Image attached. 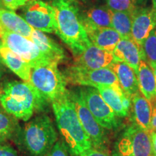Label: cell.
Wrapping results in <instances>:
<instances>
[{"instance_id": "cell-35", "label": "cell", "mask_w": 156, "mask_h": 156, "mask_svg": "<svg viewBox=\"0 0 156 156\" xmlns=\"http://www.w3.org/2000/svg\"><path fill=\"white\" fill-rule=\"evenodd\" d=\"M152 4H153L152 9H153V10L155 12V13L156 14V0H152Z\"/></svg>"}, {"instance_id": "cell-20", "label": "cell", "mask_w": 156, "mask_h": 156, "mask_svg": "<svg viewBox=\"0 0 156 156\" xmlns=\"http://www.w3.org/2000/svg\"><path fill=\"white\" fill-rule=\"evenodd\" d=\"M80 15L85 30L92 28H112V11L107 6L91 7Z\"/></svg>"}, {"instance_id": "cell-14", "label": "cell", "mask_w": 156, "mask_h": 156, "mask_svg": "<svg viewBox=\"0 0 156 156\" xmlns=\"http://www.w3.org/2000/svg\"><path fill=\"white\" fill-rule=\"evenodd\" d=\"M114 62L113 53L91 44L79 55L75 56L74 65L87 69L108 67Z\"/></svg>"}, {"instance_id": "cell-9", "label": "cell", "mask_w": 156, "mask_h": 156, "mask_svg": "<svg viewBox=\"0 0 156 156\" xmlns=\"http://www.w3.org/2000/svg\"><path fill=\"white\" fill-rule=\"evenodd\" d=\"M22 17L33 28L56 34L55 11L48 3L41 0H30L23 7Z\"/></svg>"}, {"instance_id": "cell-12", "label": "cell", "mask_w": 156, "mask_h": 156, "mask_svg": "<svg viewBox=\"0 0 156 156\" xmlns=\"http://www.w3.org/2000/svg\"><path fill=\"white\" fill-rule=\"evenodd\" d=\"M156 27V14L152 7H138L132 13V38L142 46L148 35Z\"/></svg>"}, {"instance_id": "cell-36", "label": "cell", "mask_w": 156, "mask_h": 156, "mask_svg": "<svg viewBox=\"0 0 156 156\" xmlns=\"http://www.w3.org/2000/svg\"><path fill=\"white\" fill-rule=\"evenodd\" d=\"M68 1L76 4V3H79V2H85L87 0H68Z\"/></svg>"}, {"instance_id": "cell-33", "label": "cell", "mask_w": 156, "mask_h": 156, "mask_svg": "<svg viewBox=\"0 0 156 156\" xmlns=\"http://www.w3.org/2000/svg\"><path fill=\"white\" fill-rule=\"evenodd\" d=\"M150 136L151 140L152 156H156V130L152 129L150 132Z\"/></svg>"}, {"instance_id": "cell-40", "label": "cell", "mask_w": 156, "mask_h": 156, "mask_svg": "<svg viewBox=\"0 0 156 156\" xmlns=\"http://www.w3.org/2000/svg\"><path fill=\"white\" fill-rule=\"evenodd\" d=\"M2 77V72L1 69H0V81H1Z\"/></svg>"}, {"instance_id": "cell-39", "label": "cell", "mask_w": 156, "mask_h": 156, "mask_svg": "<svg viewBox=\"0 0 156 156\" xmlns=\"http://www.w3.org/2000/svg\"><path fill=\"white\" fill-rule=\"evenodd\" d=\"M152 69H153V73H154V75H155V80H156V66L155 67H153V68H152Z\"/></svg>"}, {"instance_id": "cell-1", "label": "cell", "mask_w": 156, "mask_h": 156, "mask_svg": "<svg viewBox=\"0 0 156 156\" xmlns=\"http://www.w3.org/2000/svg\"><path fill=\"white\" fill-rule=\"evenodd\" d=\"M0 104L7 114L27 122L35 112H44L48 103L29 82L9 81L0 86Z\"/></svg>"}, {"instance_id": "cell-5", "label": "cell", "mask_w": 156, "mask_h": 156, "mask_svg": "<svg viewBox=\"0 0 156 156\" xmlns=\"http://www.w3.org/2000/svg\"><path fill=\"white\" fill-rule=\"evenodd\" d=\"M58 64L50 62L31 68L29 83L48 103L58 101L68 91L67 83Z\"/></svg>"}, {"instance_id": "cell-8", "label": "cell", "mask_w": 156, "mask_h": 156, "mask_svg": "<svg viewBox=\"0 0 156 156\" xmlns=\"http://www.w3.org/2000/svg\"><path fill=\"white\" fill-rule=\"evenodd\" d=\"M69 93L70 99L73 101L80 122L92 142L93 147L107 150V138L104 129L97 122L87 108L82 95L80 88L75 90H69Z\"/></svg>"}, {"instance_id": "cell-30", "label": "cell", "mask_w": 156, "mask_h": 156, "mask_svg": "<svg viewBox=\"0 0 156 156\" xmlns=\"http://www.w3.org/2000/svg\"><path fill=\"white\" fill-rule=\"evenodd\" d=\"M78 156H112L107 150H101L92 147L83 152Z\"/></svg>"}, {"instance_id": "cell-28", "label": "cell", "mask_w": 156, "mask_h": 156, "mask_svg": "<svg viewBox=\"0 0 156 156\" xmlns=\"http://www.w3.org/2000/svg\"><path fill=\"white\" fill-rule=\"evenodd\" d=\"M67 151V147L65 143L63 141L58 140L54 144L47 156H69Z\"/></svg>"}, {"instance_id": "cell-13", "label": "cell", "mask_w": 156, "mask_h": 156, "mask_svg": "<svg viewBox=\"0 0 156 156\" xmlns=\"http://www.w3.org/2000/svg\"><path fill=\"white\" fill-rule=\"evenodd\" d=\"M114 61L124 62L132 67L136 75L141 61H145L142 46L132 38H122L113 51Z\"/></svg>"}, {"instance_id": "cell-11", "label": "cell", "mask_w": 156, "mask_h": 156, "mask_svg": "<svg viewBox=\"0 0 156 156\" xmlns=\"http://www.w3.org/2000/svg\"><path fill=\"white\" fill-rule=\"evenodd\" d=\"M2 35L4 46L9 48L23 58L30 64L31 68L51 62L30 39L5 29Z\"/></svg>"}, {"instance_id": "cell-10", "label": "cell", "mask_w": 156, "mask_h": 156, "mask_svg": "<svg viewBox=\"0 0 156 156\" xmlns=\"http://www.w3.org/2000/svg\"><path fill=\"white\" fill-rule=\"evenodd\" d=\"M80 90L87 108L97 122L103 129H116L119 126L116 115L105 102L98 90L94 87L83 86Z\"/></svg>"}, {"instance_id": "cell-23", "label": "cell", "mask_w": 156, "mask_h": 156, "mask_svg": "<svg viewBox=\"0 0 156 156\" xmlns=\"http://www.w3.org/2000/svg\"><path fill=\"white\" fill-rule=\"evenodd\" d=\"M140 93L150 102L156 97V80L153 70L145 61H141L136 74Z\"/></svg>"}, {"instance_id": "cell-32", "label": "cell", "mask_w": 156, "mask_h": 156, "mask_svg": "<svg viewBox=\"0 0 156 156\" xmlns=\"http://www.w3.org/2000/svg\"><path fill=\"white\" fill-rule=\"evenodd\" d=\"M151 128L152 129L156 130V97L152 100L151 102Z\"/></svg>"}, {"instance_id": "cell-34", "label": "cell", "mask_w": 156, "mask_h": 156, "mask_svg": "<svg viewBox=\"0 0 156 156\" xmlns=\"http://www.w3.org/2000/svg\"><path fill=\"white\" fill-rule=\"evenodd\" d=\"M3 28H0V48H2L4 46V40H3Z\"/></svg>"}, {"instance_id": "cell-18", "label": "cell", "mask_w": 156, "mask_h": 156, "mask_svg": "<svg viewBox=\"0 0 156 156\" xmlns=\"http://www.w3.org/2000/svg\"><path fill=\"white\" fill-rule=\"evenodd\" d=\"M134 123L150 133L151 128V104L139 90L131 98Z\"/></svg>"}, {"instance_id": "cell-17", "label": "cell", "mask_w": 156, "mask_h": 156, "mask_svg": "<svg viewBox=\"0 0 156 156\" xmlns=\"http://www.w3.org/2000/svg\"><path fill=\"white\" fill-rule=\"evenodd\" d=\"M108 67L114 72L123 91L130 98L140 90L136 74L128 64L114 61Z\"/></svg>"}, {"instance_id": "cell-26", "label": "cell", "mask_w": 156, "mask_h": 156, "mask_svg": "<svg viewBox=\"0 0 156 156\" xmlns=\"http://www.w3.org/2000/svg\"><path fill=\"white\" fill-rule=\"evenodd\" d=\"M145 62L151 68L156 66V27L154 28L142 44Z\"/></svg>"}, {"instance_id": "cell-22", "label": "cell", "mask_w": 156, "mask_h": 156, "mask_svg": "<svg viewBox=\"0 0 156 156\" xmlns=\"http://www.w3.org/2000/svg\"><path fill=\"white\" fill-rule=\"evenodd\" d=\"M0 55L4 64L12 72L25 82L30 81L31 67L28 62L6 46L0 48Z\"/></svg>"}, {"instance_id": "cell-29", "label": "cell", "mask_w": 156, "mask_h": 156, "mask_svg": "<svg viewBox=\"0 0 156 156\" xmlns=\"http://www.w3.org/2000/svg\"><path fill=\"white\" fill-rule=\"evenodd\" d=\"M30 0H2L5 7L10 10H15L26 5Z\"/></svg>"}, {"instance_id": "cell-6", "label": "cell", "mask_w": 156, "mask_h": 156, "mask_svg": "<svg viewBox=\"0 0 156 156\" xmlns=\"http://www.w3.org/2000/svg\"><path fill=\"white\" fill-rule=\"evenodd\" d=\"M63 75L67 83L79 86H120L116 75L110 68L87 69L69 66L64 70Z\"/></svg>"}, {"instance_id": "cell-38", "label": "cell", "mask_w": 156, "mask_h": 156, "mask_svg": "<svg viewBox=\"0 0 156 156\" xmlns=\"http://www.w3.org/2000/svg\"><path fill=\"white\" fill-rule=\"evenodd\" d=\"M3 62H2V56H1V55H0V69H1V67H2V66L3 65Z\"/></svg>"}, {"instance_id": "cell-21", "label": "cell", "mask_w": 156, "mask_h": 156, "mask_svg": "<svg viewBox=\"0 0 156 156\" xmlns=\"http://www.w3.org/2000/svg\"><path fill=\"white\" fill-rule=\"evenodd\" d=\"M0 23L5 30L20 34L30 39L33 28L14 11L0 9Z\"/></svg>"}, {"instance_id": "cell-3", "label": "cell", "mask_w": 156, "mask_h": 156, "mask_svg": "<svg viewBox=\"0 0 156 156\" xmlns=\"http://www.w3.org/2000/svg\"><path fill=\"white\" fill-rule=\"evenodd\" d=\"M51 5L55 11L56 34L69 46L74 56L79 55L91 42L77 6L68 0H53Z\"/></svg>"}, {"instance_id": "cell-41", "label": "cell", "mask_w": 156, "mask_h": 156, "mask_svg": "<svg viewBox=\"0 0 156 156\" xmlns=\"http://www.w3.org/2000/svg\"><path fill=\"white\" fill-rule=\"evenodd\" d=\"M0 28H2V25L1 23H0Z\"/></svg>"}, {"instance_id": "cell-42", "label": "cell", "mask_w": 156, "mask_h": 156, "mask_svg": "<svg viewBox=\"0 0 156 156\" xmlns=\"http://www.w3.org/2000/svg\"><path fill=\"white\" fill-rule=\"evenodd\" d=\"M139 1H140V2H141V1H142V0H139Z\"/></svg>"}, {"instance_id": "cell-24", "label": "cell", "mask_w": 156, "mask_h": 156, "mask_svg": "<svg viewBox=\"0 0 156 156\" xmlns=\"http://www.w3.org/2000/svg\"><path fill=\"white\" fill-rule=\"evenodd\" d=\"M132 14L123 12H113L112 28L120 35L122 38H132Z\"/></svg>"}, {"instance_id": "cell-27", "label": "cell", "mask_w": 156, "mask_h": 156, "mask_svg": "<svg viewBox=\"0 0 156 156\" xmlns=\"http://www.w3.org/2000/svg\"><path fill=\"white\" fill-rule=\"evenodd\" d=\"M139 0H106L107 7L113 12L132 13L138 7Z\"/></svg>"}, {"instance_id": "cell-2", "label": "cell", "mask_w": 156, "mask_h": 156, "mask_svg": "<svg viewBox=\"0 0 156 156\" xmlns=\"http://www.w3.org/2000/svg\"><path fill=\"white\" fill-rule=\"evenodd\" d=\"M51 104L58 129L71 155L78 156L92 148V142L84 130L70 99L69 90L63 97Z\"/></svg>"}, {"instance_id": "cell-16", "label": "cell", "mask_w": 156, "mask_h": 156, "mask_svg": "<svg viewBox=\"0 0 156 156\" xmlns=\"http://www.w3.org/2000/svg\"><path fill=\"white\" fill-rule=\"evenodd\" d=\"M30 40L38 46L41 52L49 61L59 64L66 58L63 48L42 31L33 28Z\"/></svg>"}, {"instance_id": "cell-37", "label": "cell", "mask_w": 156, "mask_h": 156, "mask_svg": "<svg viewBox=\"0 0 156 156\" xmlns=\"http://www.w3.org/2000/svg\"><path fill=\"white\" fill-rule=\"evenodd\" d=\"M0 9H5V6L4 5L2 0H0Z\"/></svg>"}, {"instance_id": "cell-4", "label": "cell", "mask_w": 156, "mask_h": 156, "mask_svg": "<svg viewBox=\"0 0 156 156\" xmlns=\"http://www.w3.org/2000/svg\"><path fill=\"white\" fill-rule=\"evenodd\" d=\"M18 135L24 149L31 156H47L57 141L53 122L46 114L33 119Z\"/></svg>"}, {"instance_id": "cell-31", "label": "cell", "mask_w": 156, "mask_h": 156, "mask_svg": "<svg viewBox=\"0 0 156 156\" xmlns=\"http://www.w3.org/2000/svg\"><path fill=\"white\" fill-rule=\"evenodd\" d=\"M0 156H18L17 151L12 146L0 143Z\"/></svg>"}, {"instance_id": "cell-19", "label": "cell", "mask_w": 156, "mask_h": 156, "mask_svg": "<svg viewBox=\"0 0 156 156\" xmlns=\"http://www.w3.org/2000/svg\"><path fill=\"white\" fill-rule=\"evenodd\" d=\"M90 41L98 47L113 52L122 37L112 28H92L85 30Z\"/></svg>"}, {"instance_id": "cell-7", "label": "cell", "mask_w": 156, "mask_h": 156, "mask_svg": "<svg viewBox=\"0 0 156 156\" xmlns=\"http://www.w3.org/2000/svg\"><path fill=\"white\" fill-rule=\"evenodd\" d=\"M115 152V156H152L150 133L133 123L117 140Z\"/></svg>"}, {"instance_id": "cell-25", "label": "cell", "mask_w": 156, "mask_h": 156, "mask_svg": "<svg viewBox=\"0 0 156 156\" xmlns=\"http://www.w3.org/2000/svg\"><path fill=\"white\" fill-rule=\"evenodd\" d=\"M20 132L17 119L7 112L0 111V143L13 138Z\"/></svg>"}, {"instance_id": "cell-15", "label": "cell", "mask_w": 156, "mask_h": 156, "mask_svg": "<svg viewBox=\"0 0 156 156\" xmlns=\"http://www.w3.org/2000/svg\"><path fill=\"white\" fill-rule=\"evenodd\" d=\"M95 88L117 117L125 118L128 116L131 98L125 94L121 86H98Z\"/></svg>"}]
</instances>
